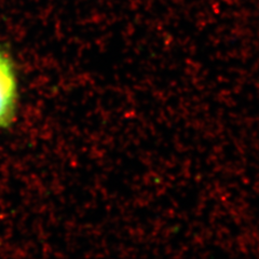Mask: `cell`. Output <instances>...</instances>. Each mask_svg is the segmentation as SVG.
Masks as SVG:
<instances>
[{"mask_svg":"<svg viewBox=\"0 0 259 259\" xmlns=\"http://www.w3.org/2000/svg\"><path fill=\"white\" fill-rule=\"evenodd\" d=\"M18 83L12 62L0 52V127L11 124L15 117Z\"/></svg>","mask_w":259,"mask_h":259,"instance_id":"6da1fadb","label":"cell"}]
</instances>
